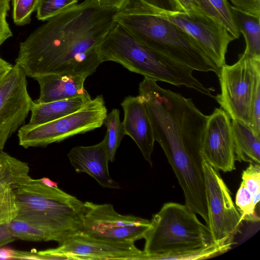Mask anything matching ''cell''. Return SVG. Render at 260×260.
<instances>
[{"label":"cell","mask_w":260,"mask_h":260,"mask_svg":"<svg viewBox=\"0 0 260 260\" xmlns=\"http://www.w3.org/2000/svg\"><path fill=\"white\" fill-rule=\"evenodd\" d=\"M78 0H40L37 17L39 20H47L76 5Z\"/></svg>","instance_id":"obj_28"},{"label":"cell","mask_w":260,"mask_h":260,"mask_svg":"<svg viewBox=\"0 0 260 260\" xmlns=\"http://www.w3.org/2000/svg\"><path fill=\"white\" fill-rule=\"evenodd\" d=\"M221 92L214 98L232 120L248 125L252 103L260 85V58L243 53L234 64L225 63L218 76Z\"/></svg>","instance_id":"obj_8"},{"label":"cell","mask_w":260,"mask_h":260,"mask_svg":"<svg viewBox=\"0 0 260 260\" xmlns=\"http://www.w3.org/2000/svg\"><path fill=\"white\" fill-rule=\"evenodd\" d=\"M150 222L143 238L145 255L196 249L212 242L207 225L185 204L165 203Z\"/></svg>","instance_id":"obj_6"},{"label":"cell","mask_w":260,"mask_h":260,"mask_svg":"<svg viewBox=\"0 0 260 260\" xmlns=\"http://www.w3.org/2000/svg\"><path fill=\"white\" fill-rule=\"evenodd\" d=\"M198 9L204 15L220 22L235 38L240 32L236 24L231 6L228 0H193Z\"/></svg>","instance_id":"obj_22"},{"label":"cell","mask_w":260,"mask_h":260,"mask_svg":"<svg viewBox=\"0 0 260 260\" xmlns=\"http://www.w3.org/2000/svg\"><path fill=\"white\" fill-rule=\"evenodd\" d=\"M104 123L107 128L105 138L106 140L109 159L110 161L113 162L115 160L117 149L124 136L122 122L120 120L119 110L113 109L107 114Z\"/></svg>","instance_id":"obj_24"},{"label":"cell","mask_w":260,"mask_h":260,"mask_svg":"<svg viewBox=\"0 0 260 260\" xmlns=\"http://www.w3.org/2000/svg\"><path fill=\"white\" fill-rule=\"evenodd\" d=\"M18 212L15 219L44 231L49 241L61 244L80 232L84 202L58 187H49L29 177L12 185Z\"/></svg>","instance_id":"obj_4"},{"label":"cell","mask_w":260,"mask_h":260,"mask_svg":"<svg viewBox=\"0 0 260 260\" xmlns=\"http://www.w3.org/2000/svg\"><path fill=\"white\" fill-rule=\"evenodd\" d=\"M88 76L80 74H53L37 77L34 79L39 85L40 94L35 101L48 103L87 94L84 82Z\"/></svg>","instance_id":"obj_17"},{"label":"cell","mask_w":260,"mask_h":260,"mask_svg":"<svg viewBox=\"0 0 260 260\" xmlns=\"http://www.w3.org/2000/svg\"><path fill=\"white\" fill-rule=\"evenodd\" d=\"M26 76L13 65L0 82V149L24 123L34 101L27 88Z\"/></svg>","instance_id":"obj_13"},{"label":"cell","mask_w":260,"mask_h":260,"mask_svg":"<svg viewBox=\"0 0 260 260\" xmlns=\"http://www.w3.org/2000/svg\"><path fill=\"white\" fill-rule=\"evenodd\" d=\"M13 66L0 56V82L11 70Z\"/></svg>","instance_id":"obj_37"},{"label":"cell","mask_w":260,"mask_h":260,"mask_svg":"<svg viewBox=\"0 0 260 260\" xmlns=\"http://www.w3.org/2000/svg\"><path fill=\"white\" fill-rule=\"evenodd\" d=\"M1 150H2L0 149V151H1Z\"/></svg>","instance_id":"obj_40"},{"label":"cell","mask_w":260,"mask_h":260,"mask_svg":"<svg viewBox=\"0 0 260 260\" xmlns=\"http://www.w3.org/2000/svg\"><path fill=\"white\" fill-rule=\"evenodd\" d=\"M103 62L118 63L131 72L155 81L183 85L214 98L192 74L193 70L149 48L119 23L114 22L98 48Z\"/></svg>","instance_id":"obj_5"},{"label":"cell","mask_w":260,"mask_h":260,"mask_svg":"<svg viewBox=\"0 0 260 260\" xmlns=\"http://www.w3.org/2000/svg\"><path fill=\"white\" fill-rule=\"evenodd\" d=\"M40 259L143 260V251L135 243L114 242L78 233L67 238L59 246L37 251Z\"/></svg>","instance_id":"obj_11"},{"label":"cell","mask_w":260,"mask_h":260,"mask_svg":"<svg viewBox=\"0 0 260 260\" xmlns=\"http://www.w3.org/2000/svg\"><path fill=\"white\" fill-rule=\"evenodd\" d=\"M9 228L16 239L30 241H49L44 231L22 220L14 219L10 222Z\"/></svg>","instance_id":"obj_26"},{"label":"cell","mask_w":260,"mask_h":260,"mask_svg":"<svg viewBox=\"0 0 260 260\" xmlns=\"http://www.w3.org/2000/svg\"><path fill=\"white\" fill-rule=\"evenodd\" d=\"M41 182L46 185L51 187H58V183L54 182L47 177H43L40 179Z\"/></svg>","instance_id":"obj_39"},{"label":"cell","mask_w":260,"mask_h":260,"mask_svg":"<svg viewBox=\"0 0 260 260\" xmlns=\"http://www.w3.org/2000/svg\"><path fill=\"white\" fill-rule=\"evenodd\" d=\"M18 212L16 196L12 185L0 186V225L9 223Z\"/></svg>","instance_id":"obj_27"},{"label":"cell","mask_w":260,"mask_h":260,"mask_svg":"<svg viewBox=\"0 0 260 260\" xmlns=\"http://www.w3.org/2000/svg\"><path fill=\"white\" fill-rule=\"evenodd\" d=\"M234 242H212L208 245L193 249L145 255L143 260H197L213 257L229 251Z\"/></svg>","instance_id":"obj_21"},{"label":"cell","mask_w":260,"mask_h":260,"mask_svg":"<svg viewBox=\"0 0 260 260\" xmlns=\"http://www.w3.org/2000/svg\"><path fill=\"white\" fill-rule=\"evenodd\" d=\"M77 173H85L91 176L102 187L119 189V184L109 174V161L106 140L90 146H76L67 155Z\"/></svg>","instance_id":"obj_16"},{"label":"cell","mask_w":260,"mask_h":260,"mask_svg":"<svg viewBox=\"0 0 260 260\" xmlns=\"http://www.w3.org/2000/svg\"><path fill=\"white\" fill-rule=\"evenodd\" d=\"M28 163L0 151V186L13 185L26 180L29 176Z\"/></svg>","instance_id":"obj_23"},{"label":"cell","mask_w":260,"mask_h":260,"mask_svg":"<svg viewBox=\"0 0 260 260\" xmlns=\"http://www.w3.org/2000/svg\"><path fill=\"white\" fill-rule=\"evenodd\" d=\"M160 15L191 37L220 69L230 42L235 40L218 21L204 14L188 15L160 2H153Z\"/></svg>","instance_id":"obj_12"},{"label":"cell","mask_w":260,"mask_h":260,"mask_svg":"<svg viewBox=\"0 0 260 260\" xmlns=\"http://www.w3.org/2000/svg\"><path fill=\"white\" fill-rule=\"evenodd\" d=\"M240 11L260 18V0H230Z\"/></svg>","instance_id":"obj_32"},{"label":"cell","mask_w":260,"mask_h":260,"mask_svg":"<svg viewBox=\"0 0 260 260\" xmlns=\"http://www.w3.org/2000/svg\"><path fill=\"white\" fill-rule=\"evenodd\" d=\"M107 115L104 98L98 95L80 109L59 119L39 125H23L18 130L19 145L28 148L60 142L101 127Z\"/></svg>","instance_id":"obj_7"},{"label":"cell","mask_w":260,"mask_h":260,"mask_svg":"<svg viewBox=\"0 0 260 260\" xmlns=\"http://www.w3.org/2000/svg\"><path fill=\"white\" fill-rule=\"evenodd\" d=\"M235 204L242 221L253 223L259 221V217L255 213L256 206L254 204L252 196L242 182L237 192Z\"/></svg>","instance_id":"obj_25"},{"label":"cell","mask_w":260,"mask_h":260,"mask_svg":"<svg viewBox=\"0 0 260 260\" xmlns=\"http://www.w3.org/2000/svg\"><path fill=\"white\" fill-rule=\"evenodd\" d=\"M102 8L120 9L126 0H94Z\"/></svg>","instance_id":"obj_35"},{"label":"cell","mask_w":260,"mask_h":260,"mask_svg":"<svg viewBox=\"0 0 260 260\" xmlns=\"http://www.w3.org/2000/svg\"><path fill=\"white\" fill-rule=\"evenodd\" d=\"M242 182L251 193L254 204L256 206L260 199V165L249 163L242 172Z\"/></svg>","instance_id":"obj_29"},{"label":"cell","mask_w":260,"mask_h":260,"mask_svg":"<svg viewBox=\"0 0 260 260\" xmlns=\"http://www.w3.org/2000/svg\"><path fill=\"white\" fill-rule=\"evenodd\" d=\"M248 126L257 136L260 137V85L256 89L252 103Z\"/></svg>","instance_id":"obj_31"},{"label":"cell","mask_w":260,"mask_h":260,"mask_svg":"<svg viewBox=\"0 0 260 260\" xmlns=\"http://www.w3.org/2000/svg\"><path fill=\"white\" fill-rule=\"evenodd\" d=\"M232 10L238 31L243 34L246 48L244 54L260 58V18L245 13L232 6Z\"/></svg>","instance_id":"obj_20"},{"label":"cell","mask_w":260,"mask_h":260,"mask_svg":"<svg viewBox=\"0 0 260 260\" xmlns=\"http://www.w3.org/2000/svg\"><path fill=\"white\" fill-rule=\"evenodd\" d=\"M40 0H13V19L18 25L28 23Z\"/></svg>","instance_id":"obj_30"},{"label":"cell","mask_w":260,"mask_h":260,"mask_svg":"<svg viewBox=\"0 0 260 260\" xmlns=\"http://www.w3.org/2000/svg\"><path fill=\"white\" fill-rule=\"evenodd\" d=\"M117 10L101 8L94 0L75 5L20 43L15 64L34 79L53 74L92 75L102 62L98 48Z\"/></svg>","instance_id":"obj_1"},{"label":"cell","mask_w":260,"mask_h":260,"mask_svg":"<svg viewBox=\"0 0 260 260\" xmlns=\"http://www.w3.org/2000/svg\"><path fill=\"white\" fill-rule=\"evenodd\" d=\"M151 225L150 220L121 215L110 204L84 202L80 233L114 242L135 243L143 239Z\"/></svg>","instance_id":"obj_9"},{"label":"cell","mask_w":260,"mask_h":260,"mask_svg":"<svg viewBox=\"0 0 260 260\" xmlns=\"http://www.w3.org/2000/svg\"><path fill=\"white\" fill-rule=\"evenodd\" d=\"M121 106L124 111L122 124L124 135L134 141L144 159L152 166L155 139L143 97L140 94L127 96Z\"/></svg>","instance_id":"obj_15"},{"label":"cell","mask_w":260,"mask_h":260,"mask_svg":"<svg viewBox=\"0 0 260 260\" xmlns=\"http://www.w3.org/2000/svg\"><path fill=\"white\" fill-rule=\"evenodd\" d=\"M91 98L87 94L71 99L39 103L34 101L31 110L29 125L45 123L72 114L82 108Z\"/></svg>","instance_id":"obj_18"},{"label":"cell","mask_w":260,"mask_h":260,"mask_svg":"<svg viewBox=\"0 0 260 260\" xmlns=\"http://www.w3.org/2000/svg\"><path fill=\"white\" fill-rule=\"evenodd\" d=\"M40 259V257L37 253V251L32 250L30 252L23 251L15 250L14 259Z\"/></svg>","instance_id":"obj_36"},{"label":"cell","mask_w":260,"mask_h":260,"mask_svg":"<svg viewBox=\"0 0 260 260\" xmlns=\"http://www.w3.org/2000/svg\"><path fill=\"white\" fill-rule=\"evenodd\" d=\"M155 141L161 147L180 187L189 189L204 179L202 142L208 116L191 99L144 78L139 84Z\"/></svg>","instance_id":"obj_2"},{"label":"cell","mask_w":260,"mask_h":260,"mask_svg":"<svg viewBox=\"0 0 260 260\" xmlns=\"http://www.w3.org/2000/svg\"><path fill=\"white\" fill-rule=\"evenodd\" d=\"M232 131L236 160L260 164V137L245 123L232 120Z\"/></svg>","instance_id":"obj_19"},{"label":"cell","mask_w":260,"mask_h":260,"mask_svg":"<svg viewBox=\"0 0 260 260\" xmlns=\"http://www.w3.org/2000/svg\"><path fill=\"white\" fill-rule=\"evenodd\" d=\"M202 151L204 160L218 171L236 169L231 119L221 108L208 116Z\"/></svg>","instance_id":"obj_14"},{"label":"cell","mask_w":260,"mask_h":260,"mask_svg":"<svg viewBox=\"0 0 260 260\" xmlns=\"http://www.w3.org/2000/svg\"><path fill=\"white\" fill-rule=\"evenodd\" d=\"M15 250L0 247V259H14Z\"/></svg>","instance_id":"obj_38"},{"label":"cell","mask_w":260,"mask_h":260,"mask_svg":"<svg viewBox=\"0 0 260 260\" xmlns=\"http://www.w3.org/2000/svg\"><path fill=\"white\" fill-rule=\"evenodd\" d=\"M172 7L188 15L202 14L197 8L193 0H168Z\"/></svg>","instance_id":"obj_33"},{"label":"cell","mask_w":260,"mask_h":260,"mask_svg":"<svg viewBox=\"0 0 260 260\" xmlns=\"http://www.w3.org/2000/svg\"><path fill=\"white\" fill-rule=\"evenodd\" d=\"M114 20L153 51L194 71L212 72L220 69L200 44L177 26L161 16L156 5L146 0H126Z\"/></svg>","instance_id":"obj_3"},{"label":"cell","mask_w":260,"mask_h":260,"mask_svg":"<svg viewBox=\"0 0 260 260\" xmlns=\"http://www.w3.org/2000/svg\"><path fill=\"white\" fill-rule=\"evenodd\" d=\"M9 223L0 225V247L16 239L11 232Z\"/></svg>","instance_id":"obj_34"},{"label":"cell","mask_w":260,"mask_h":260,"mask_svg":"<svg viewBox=\"0 0 260 260\" xmlns=\"http://www.w3.org/2000/svg\"><path fill=\"white\" fill-rule=\"evenodd\" d=\"M205 194L207 207V225L212 242H233L241 232V215L231 192L217 170L204 160Z\"/></svg>","instance_id":"obj_10"}]
</instances>
